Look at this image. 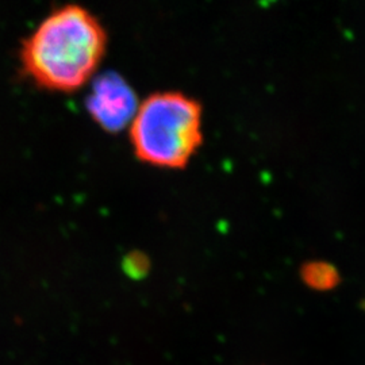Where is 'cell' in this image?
<instances>
[{
  "label": "cell",
  "instance_id": "obj_5",
  "mask_svg": "<svg viewBox=\"0 0 365 365\" xmlns=\"http://www.w3.org/2000/svg\"><path fill=\"white\" fill-rule=\"evenodd\" d=\"M123 268L126 271V274L134 279H140L143 277L148 269H149V261L144 257L143 253H131L128 256V259L125 260Z\"/></svg>",
  "mask_w": 365,
  "mask_h": 365
},
{
  "label": "cell",
  "instance_id": "obj_4",
  "mask_svg": "<svg viewBox=\"0 0 365 365\" xmlns=\"http://www.w3.org/2000/svg\"><path fill=\"white\" fill-rule=\"evenodd\" d=\"M302 279L315 291H329L339 283V271L327 261H310L302 268Z\"/></svg>",
  "mask_w": 365,
  "mask_h": 365
},
{
  "label": "cell",
  "instance_id": "obj_2",
  "mask_svg": "<svg viewBox=\"0 0 365 365\" xmlns=\"http://www.w3.org/2000/svg\"><path fill=\"white\" fill-rule=\"evenodd\" d=\"M202 140V107L182 92H156L148 96L130 125L135 156L160 168H184Z\"/></svg>",
  "mask_w": 365,
  "mask_h": 365
},
{
  "label": "cell",
  "instance_id": "obj_1",
  "mask_svg": "<svg viewBox=\"0 0 365 365\" xmlns=\"http://www.w3.org/2000/svg\"><path fill=\"white\" fill-rule=\"evenodd\" d=\"M106 48L101 21L80 4H64L22 41V73L49 91H76L93 76Z\"/></svg>",
  "mask_w": 365,
  "mask_h": 365
},
{
  "label": "cell",
  "instance_id": "obj_3",
  "mask_svg": "<svg viewBox=\"0 0 365 365\" xmlns=\"http://www.w3.org/2000/svg\"><path fill=\"white\" fill-rule=\"evenodd\" d=\"M140 103L126 78L117 72H105L93 80L86 106L103 130L117 133L130 126Z\"/></svg>",
  "mask_w": 365,
  "mask_h": 365
}]
</instances>
